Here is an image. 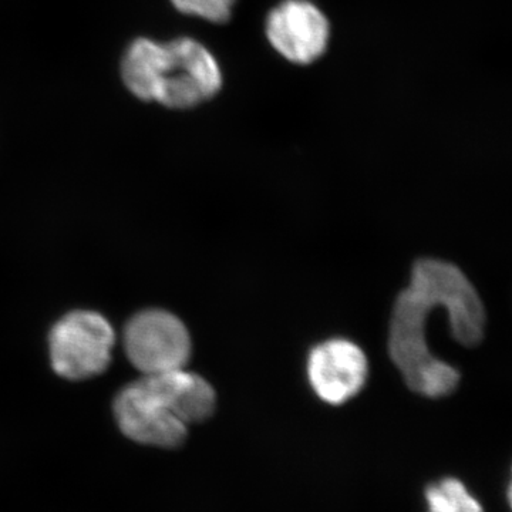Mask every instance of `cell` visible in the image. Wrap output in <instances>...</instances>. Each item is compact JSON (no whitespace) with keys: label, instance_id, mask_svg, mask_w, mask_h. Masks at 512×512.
Masks as SVG:
<instances>
[{"label":"cell","instance_id":"6da1fadb","mask_svg":"<svg viewBox=\"0 0 512 512\" xmlns=\"http://www.w3.org/2000/svg\"><path fill=\"white\" fill-rule=\"evenodd\" d=\"M434 306L447 309L454 339L464 346L483 340L485 311L467 276L456 265L437 259L417 262L409 288L397 296L390 320V357L409 389L440 399L457 389L460 373L427 346L426 323Z\"/></svg>","mask_w":512,"mask_h":512},{"label":"cell","instance_id":"7a4b0ae2","mask_svg":"<svg viewBox=\"0 0 512 512\" xmlns=\"http://www.w3.org/2000/svg\"><path fill=\"white\" fill-rule=\"evenodd\" d=\"M121 74L127 89L144 101L168 109H192L221 90L222 73L207 47L191 37L173 42L134 40L128 47Z\"/></svg>","mask_w":512,"mask_h":512},{"label":"cell","instance_id":"3957f363","mask_svg":"<svg viewBox=\"0 0 512 512\" xmlns=\"http://www.w3.org/2000/svg\"><path fill=\"white\" fill-rule=\"evenodd\" d=\"M184 369L146 375L127 384L114 400L121 433L144 446L177 448L188 436L183 419Z\"/></svg>","mask_w":512,"mask_h":512},{"label":"cell","instance_id":"277c9868","mask_svg":"<svg viewBox=\"0 0 512 512\" xmlns=\"http://www.w3.org/2000/svg\"><path fill=\"white\" fill-rule=\"evenodd\" d=\"M114 342V330L100 313H67L53 326L49 336L53 370L73 382L99 376L110 366Z\"/></svg>","mask_w":512,"mask_h":512},{"label":"cell","instance_id":"5b68a950","mask_svg":"<svg viewBox=\"0 0 512 512\" xmlns=\"http://www.w3.org/2000/svg\"><path fill=\"white\" fill-rule=\"evenodd\" d=\"M123 342L128 360L143 376L184 369L191 357L188 329L161 309H148L128 320Z\"/></svg>","mask_w":512,"mask_h":512},{"label":"cell","instance_id":"8992f818","mask_svg":"<svg viewBox=\"0 0 512 512\" xmlns=\"http://www.w3.org/2000/svg\"><path fill=\"white\" fill-rule=\"evenodd\" d=\"M266 37L284 59L306 66L328 49L329 20L309 0H285L269 13Z\"/></svg>","mask_w":512,"mask_h":512},{"label":"cell","instance_id":"52a82bcc","mask_svg":"<svg viewBox=\"0 0 512 512\" xmlns=\"http://www.w3.org/2000/svg\"><path fill=\"white\" fill-rule=\"evenodd\" d=\"M367 372L365 352L350 340H326L309 355L308 379L313 392L335 406L353 399L363 389Z\"/></svg>","mask_w":512,"mask_h":512},{"label":"cell","instance_id":"ba28073f","mask_svg":"<svg viewBox=\"0 0 512 512\" xmlns=\"http://www.w3.org/2000/svg\"><path fill=\"white\" fill-rule=\"evenodd\" d=\"M427 512H484L483 505L458 478H441L424 491Z\"/></svg>","mask_w":512,"mask_h":512},{"label":"cell","instance_id":"9c48e42d","mask_svg":"<svg viewBox=\"0 0 512 512\" xmlns=\"http://www.w3.org/2000/svg\"><path fill=\"white\" fill-rule=\"evenodd\" d=\"M175 9L212 23H225L231 18L235 0H171Z\"/></svg>","mask_w":512,"mask_h":512}]
</instances>
